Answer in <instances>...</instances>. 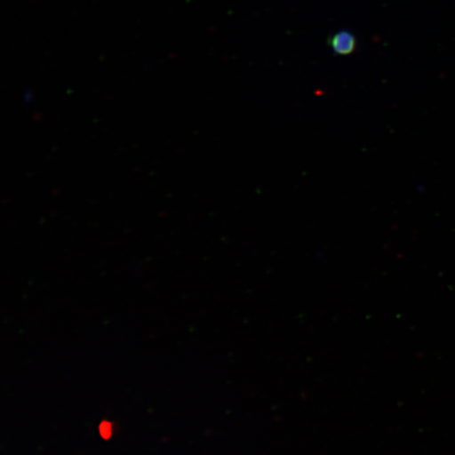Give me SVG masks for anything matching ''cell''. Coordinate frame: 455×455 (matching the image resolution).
Returning a JSON list of instances; mask_svg holds the SVG:
<instances>
[{
	"label": "cell",
	"mask_w": 455,
	"mask_h": 455,
	"mask_svg": "<svg viewBox=\"0 0 455 455\" xmlns=\"http://www.w3.org/2000/svg\"><path fill=\"white\" fill-rule=\"evenodd\" d=\"M356 37L354 33L347 30L335 33L329 39L330 48L339 56H347L355 52L356 49Z\"/></svg>",
	"instance_id": "6da1fadb"
},
{
	"label": "cell",
	"mask_w": 455,
	"mask_h": 455,
	"mask_svg": "<svg viewBox=\"0 0 455 455\" xmlns=\"http://www.w3.org/2000/svg\"><path fill=\"white\" fill-rule=\"evenodd\" d=\"M116 432V425L109 419H102L99 425V434L102 440L109 441Z\"/></svg>",
	"instance_id": "7a4b0ae2"
}]
</instances>
